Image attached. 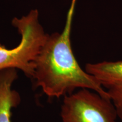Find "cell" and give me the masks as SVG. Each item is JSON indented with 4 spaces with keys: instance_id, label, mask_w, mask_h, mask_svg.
<instances>
[{
    "instance_id": "6da1fadb",
    "label": "cell",
    "mask_w": 122,
    "mask_h": 122,
    "mask_svg": "<svg viewBox=\"0 0 122 122\" xmlns=\"http://www.w3.org/2000/svg\"><path fill=\"white\" fill-rule=\"evenodd\" d=\"M76 2L71 0L62 31L47 36L34 61L32 79L36 86L50 98H60L80 88L96 92L110 100L107 90L82 69L73 53L71 33Z\"/></svg>"
},
{
    "instance_id": "7a4b0ae2",
    "label": "cell",
    "mask_w": 122,
    "mask_h": 122,
    "mask_svg": "<svg viewBox=\"0 0 122 122\" xmlns=\"http://www.w3.org/2000/svg\"><path fill=\"white\" fill-rule=\"evenodd\" d=\"M12 24L20 35V41L13 49H7L0 43V71L19 69L27 77L32 78L34 61L48 34L39 23V12L36 9L20 18H14Z\"/></svg>"
},
{
    "instance_id": "3957f363",
    "label": "cell",
    "mask_w": 122,
    "mask_h": 122,
    "mask_svg": "<svg viewBox=\"0 0 122 122\" xmlns=\"http://www.w3.org/2000/svg\"><path fill=\"white\" fill-rule=\"evenodd\" d=\"M61 116L62 122H117L111 101L88 89L64 96Z\"/></svg>"
},
{
    "instance_id": "277c9868",
    "label": "cell",
    "mask_w": 122,
    "mask_h": 122,
    "mask_svg": "<svg viewBox=\"0 0 122 122\" xmlns=\"http://www.w3.org/2000/svg\"><path fill=\"white\" fill-rule=\"evenodd\" d=\"M17 78L15 68L0 71V122H12L11 110L20 102L19 94L12 89V85Z\"/></svg>"
},
{
    "instance_id": "5b68a950",
    "label": "cell",
    "mask_w": 122,
    "mask_h": 122,
    "mask_svg": "<svg viewBox=\"0 0 122 122\" xmlns=\"http://www.w3.org/2000/svg\"><path fill=\"white\" fill-rule=\"evenodd\" d=\"M85 70L95 77L103 86L122 83V61L87 63Z\"/></svg>"
},
{
    "instance_id": "8992f818",
    "label": "cell",
    "mask_w": 122,
    "mask_h": 122,
    "mask_svg": "<svg viewBox=\"0 0 122 122\" xmlns=\"http://www.w3.org/2000/svg\"><path fill=\"white\" fill-rule=\"evenodd\" d=\"M110 101L118 117L122 122V83L116 84L106 87Z\"/></svg>"
}]
</instances>
